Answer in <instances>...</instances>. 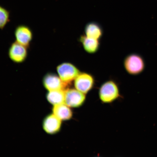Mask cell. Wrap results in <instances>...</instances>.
<instances>
[{
	"label": "cell",
	"mask_w": 157,
	"mask_h": 157,
	"mask_svg": "<svg viewBox=\"0 0 157 157\" xmlns=\"http://www.w3.org/2000/svg\"><path fill=\"white\" fill-rule=\"evenodd\" d=\"M99 94L100 100L105 103H112L120 97L117 84L111 80L102 84L99 88Z\"/></svg>",
	"instance_id": "1"
},
{
	"label": "cell",
	"mask_w": 157,
	"mask_h": 157,
	"mask_svg": "<svg viewBox=\"0 0 157 157\" xmlns=\"http://www.w3.org/2000/svg\"><path fill=\"white\" fill-rule=\"evenodd\" d=\"M56 70L60 79L68 85L74 81L81 72L75 65L69 62H64L58 65Z\"/></svg>",
	"instance_id": "2"
},
{
	"label": "cell",
	"mask_w": 157,
	"mask_h": 157,
	"mask_svg": "<svg viewBox=\"0 0 157 157\" xmlns=\"http://www.w3.org/2000/svg\"><path fill=\"white\" fill-rule=\"evenodd\" d=\"M123 66L128 73L136 75L144 70L145 63L142 56L136 54L128 55L123 60Z\"/></svg>",
	"instance_id": "3"
},
{
	"label": "cell",
	"mask_w": 157,
	"mask_h": 157,
	"mask_svg": "<svg viewBox=\"0 0 157 157\" xmlns=\"http://www.w3.org/2000/svg\"><path fill=\"white\" fill-rule=\"evenodd\" d=\"M28 49L27 47L15 41L9 47L8 52L9 57L15 63H22L28 57Z\"/></svg>",
	"instance_id": "4"
},
{
	"label": "cell",
	"mask_w": 157,
	"mask_h": 157,
	"mask_svg": "<svg viewBox=\"0 0 157 157\" xmlns=\"http://www.w3.org/2000/svg\"><path fill=\"white\" fill-rule=\"evenodd\" d=\"M95 84V79L91 74L81 72L74 81L75 89L86 94L91 91Z\"/></svg>",
	"instance_id": "5"
},
{
	"label": "cell",
	"mask_w": 157,
	"mask_h": 157,
	"mask_svg": "<svg viewBox=\"0 0 157 157\" xmlns=\"http://www.w3.org/2000/svg\"><path fill=\"white\" fill-rule=\"evenodd\" d=\"M86 100V94L74 88H68L65 91L64 103L71 108L80 107Z\"/></svg>",
	"instance_id": "6"
},
{
	"label": "cell",
	"mask_w": 157,
	"mask_h": 157,
	"mask_svg": "<svg viewBox=\"0 0 157 157\" xmlns=\"http://www.w3.org/2000/svg\"><path fill=\"white\" fill-rule=\"evenodd\" d=\"M42 82L44 87L48 91L60 90L65 91L69 86L63 82L58 75L52 72H48L45 75Z\"/></svg>",
	"instance_id": "7"
},
{
	"label": "cell",
	"mask_w": 157,
	"mask_h": 157,
	"mask_svg": "<svg viewBox=\"0 0 157 157\" xmlns=\"http://www.w3.org/2000/svg\"><path fill=\"white\" fill-rule=\"evenodd\" d=\"M14 36L15 41L29 48L34 38V34L30 27L27 25H21L16 27Z\"/></svg>",
	"instance_id": "8"
},
{
	"label": "cell",
	"mask_w": 157,
	"mask_h": 157,
	"mask_svg": "<svg viewBox=\"0 0 157 157\" xmlns=\"http://www.w3.org/2000/svg\"><path fill=\"white\" fill-rule=\"evenodd\" d=\"M62 124V121L54 114H52L45 118L43 127L45 132L52 135L56 134L60 131Z\"/></svg>",
	"instance_id": "9"
},
{
	"label": "cell",
	"mask_w": 157,
	"mask_h": 157,
	"mask_svg": "<svg viewBox=\"0 0 157 157\" xmlns=\"http://www.w3.org/2000/svg\"><path fill=\"white\" fill-rule=\"evenodd\" d=\"M78 41L86 52L90 54L96 53L99 50L101 43L99 40L89 38L85 35H82L78 38Z\"/></svg>",
	"instance_id": "10"
},
{
	"label": "cell",
	"mask_w": 157,
	"mask_h": 157,
	"mask_svg": "<svg viewBox=\"0 0 157 157\" xmlns=\"http://www.w3.org/2000/svg\"><path fill=\"white\" fill-rule=\"evenodd\" d=\"M84 33L86 36L100 40L103 35V29L101 25L95 21L88 23L84 27Z\"/></svg>",
	"instance_id": "11"
},
{
	"label": "cell",
	"mask_w": 157,
	"mask_h": 157,
	"mask_svg": "<svg viewBox=\"0 0 157 157\" xmlns=\"http://www.w3.org/2000/svg\"><path fill=\"white\" fill-rule=\"evenodd\" d=\"M70 108L65 103L55 105L53 107V113L62 121L70 120L73 115Z\"/></svg>",
	"instance_id": "12"
},
{
	"label": "cell",
	"mask_w": 157,
	"mask_h": 157,
	"mask_svg": "<svg viewBox=\"0 0 157 157\" xmlns=\"http://www.w3.org/2000/svg\"><path fill=\"white\" fill-rule=\"evenodd\" d=\"M65 91L54 90L49 91L47 94L48 101L54 105L64 103Z\"/></svg>",
	"instance_id": "13"
},
{
	"label": "cell",
	"mask_w": 157,
	"mask_h": 157,
	"mask_svg": "<svg viewBox=\"0 0 157 157\" xmlns=\"http://www.w3.org/2000/svg\"><path fill=\"white\" fill-rule=\"evenodd\" d=\"M10 21L9 11L0 6V29L5 28Z\"/></svg>",
	"instance_id": "14"
}]
</instances>
